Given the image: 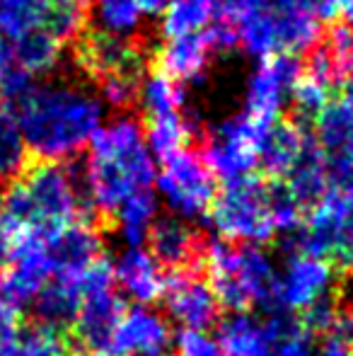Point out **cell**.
I'll return each mask as SVG.
<instances>
[{
    "label": "cell",
    "mask_w": 353,
    "mask_h": 356,
    "mask_svg": "<svg viewBox=\"0 0 353 356\" xmlns=\"http://www.w3.org/2000/svg\"><path fill=\"white\" fill-rule=\"evenodd\" d=\"M10 107L19 124L27 153L34 160L58 163L73 160L87 150L109 112L94 85L71 78L37 80Z\"/></svg>",
    "instance_id": "cell-1"
},
{
    "label": "cell",
    "mask_w": 353,
    "mask_h": 356,
    "mask_svg": "<svg viewBox=\"0 0 353 356\" xmlns=\"http://www.w3.org/2000/svg\"><path fill=\"white\" fill-rule=\"evenodd\" d=\"M80 177L87 209L99 216H112L128 197L155 187V155L133 114L119 112L102 124L87 145Z\"/></svg>",
    "instance_id": "cell-2"
},
{
    "label": "cell",
    "mask_w": 353,
    "mask_h": 356,
    "mask_svg": "<svg viewBox=\"0 0 353 356\" xmlns=\"http://www.w3.org/2000/svg\"><path fill=\"white\" fill-rule=\"evenodd\" d=\"M85 211L83 177L71 160H34L0 192V213L17 228L56 230L85 218Z\"/></svg>",
    "instance_id": "cell-3"
},
{
    "label": "cell",
    "mask_w": 353,
    "mask_h": 356,
    "mask_svg": "<svg viewBox=\"0 0 353 356\" xmlns=\"http://www.w3.org/2000/svg\"><path fill=\"white\" fill-rule=\"evenodd\" d=\"M201 267L216 291L221 308L230 313L261 308L266 315L286 310L278 303V274L259 245H232L206 240Z\"/></svg>",
    "instance_id": "cell-4"
},
{
    "label": "cell",
    "mask_w": 353,
    "mask_h": 356,
    "mask_svg": "<svg viewBox=\"0 0 353 356\" xmlns=\"http://www.w3.org/2000/svg\"><path fill=\"white\" fill-rule=\"evenodd\" d=\"M237 49L252 58L305 56L325 37V22L293 0H240L230 13Z\"/></svg>",
    "instance_id": "cell-5"
},
{
    "label": "cell",
    "mask_w": 353,
    "mask_h": 356,
    "mask_svg": "<svg viewBox=\"0 0 353 356\" xmlns=\"http://www.w3.org/2000/svg\"><path fill=\"white\" fill-rule=\"evenodd\" d=\"M206 218L218 238L232 245L264 248L278 235L266 207V177L255 172L223 182Z\"/></svg>",
    "instance_id": "cell-6"
},
{
    "label": "cell",
    "mask_w": 353,
    "mask_h": 356,
    "mask_svg": "<svg viewBox=\"0 0 353 356\" xmlns=\"http://www.w3.org/2000/svg\"><path fill=\"white\" fill-rule=\"evenodd\" d=\"M157 197L172 216L184 220L206 218L218 197V179L198 150L184 148L160 160L155 177Z\"/></svg>",
    "instance_id": "cell-7"
},
{
    "label": "cell",
    "mask_w": 353,
    "mask_h": 356,
    "mask_svg": "<svg viewBox=\"0 0 353 356\" xmlns=\"http://www.w3.org/2000/svg\"><path fill=\"white\" fill-rule=\"evenodd\" d=\"M271 124L240 109L208 134L201 155L218 182H232L257 172L259 145Z\"/></svg>",
    "instance_id": "cell-8"
},
{
    "label": "cell",
    "mask_w": 353,
    "mask_h": 356,
    "mask_svg": "<svg viewBox=\"0 0 353 356\" xmlns=\"http://www.w3.org/2000/svg\"><path fill=\"white\" fill-rule=\"evenodd\" d=\"M123 296L114 284L112 262L99 257L83 274V305L71 325L76 339L89 354H104L117 323L121 320Z\"/></svg>",
    "instance_id": "cell-9"
},
{
    "label": "cell",
    "mask_w": 353,
    "mask_h": 356,
    "mask_svg": "<svg viewBox=\"0 0 353 356\" xmlns=\"http://www.w3.org/2000/svg\"><path fill=\"white\" fill-rule=\"evenodd\" d=\"M300 56L276 54V56L259 58L245 80L242 109L252 117L264 119V122H276L283 114V109L291 104L293 85L300 78Z\"/></svg>",
    "instance_id": "cell-10"
},
{
    "label": "cell",
    "mask_w": 353,
    "mask_h": 356,
    "mask_svg": "<svg viewBox=\"0 0 353 356\" xmlns=\"http://www.w3.org/2000/svg\"><path fill=\"white\" fill-rule=\"evenodd\" d=\"M175 332L170 320L150 305L123 310L102 356H172Z\"/></svg>",
    "instance_id": "cell-11"
},
{
    "label": "cell",
    "mask_w": 353,
    "mask_h": 356,
    "mask_svg": "<svg viewBox=\"0 0 353 356\" xmlns=\"http://www.w3.org/2000/svg\"><path fill=\"white\" fill-rule=\"evenodd\" d=\"M76 63L89 83L109 75H146V51L138 39H117L99 32H85L78 39Z\"/></svg>",
    "instance_id": "cell-12"
},
{
    "label": "cell",
    "mask_w": 353,
    "mask_h": 356,
    "mask_svg": "<svg viewBox=\"0 0 353 356\" xmlns=\"http://www.w3.org/2000/svg\"><path fill=\"white\" fill-rule=\"evenodd\" d=\"M165 305L170 318L182 330H208L221 320V300L206 277L187 272H170L165 289Z\"/></svg>",
    "instance_id": "cell-13"
},
{
    "label": "cell",
    "mask_w": 353,
    "mask_h": 356,
    "mask_svg": "<svg viewBox=\"0 0 353 356\" xmlns=\"http://www.w3.org/2000/svg\"><path fill=\"white\" fill-rule=\"evenodd\" d=\"M114 284L123 298L136 305H153L165 296L170 272L143 245H126L112 262Z\"/></svg>",
    "instance_id": "cell-14"
},
{
    "label": "cell",
    "mask_w": 353,
    "mask_h": 356,
    "mask_svg": "<svg viewBox=\"0 0 353 356\" xmlns=\"http://www.w3.org/2000/svg\"><path fill=\"white\" fill-rule=\"evenodd\" d=\"M218 51L213 47L208 29L184 37L160 39V47L155 51L157 71L170 75L172 80L187 85H198L208 78L216 61Z\"/></svg>",
    "instance_id": "cell-15"
},
{
    "label": "cell",
    "mask_w": 353,
    "mask_h": 356,
    "mask_svg": "<svg viewBox=\"0 0 353 356\" xmlns=\"http://www.w3.org/2000/svg\"><path fill=\"white\" fill-rule=\"evenodd\" d=\"M148 250L153 257L167 269V272H187L193 264H201L206 240H201L198 230L191 220H184L179 216H162L153 223L148 233Z\"/></svg>",
    "instance_id": "cell-16"
},
{
    "label": "cell",
    "mask_w": 353,
    "mask_h": 356,
    "mask_svg": "<svg viewBox=\"0 0 353 356\" xmlns=\"http://www.w3.org/2000/svg\"><path fill=\"white\" fill-rule=\"evenodd\" d=\"M339 282L334 267L322 257H288L286 272L278 277V303L286 310L307 308L312 300L320 298L325 291Z\"/></svg>",
    "instance_id": "cell-17"
},
{
    "label": "cell",
    "mask_w": 353,
    "mask_h": 356,
    "mask_svg": "<svg viewBox=\"0 0 353 356\" xmlns=\"http://www.w3.org/2000/svg\"><path fill=\"white\" fill-rule=\"evenodd\" d=\"M46 243L53 264V277L80 274L102 257V235L87 218H80L56 230H46Z\"/></svg>",
    "instance_id": "cell-18"
},
{
    "label": "cell",
    "mask_w": 353,
    "mask_h": 356,
    "mask_svg": "<svg viewBox=\"0 0 353 356\" xmlns=\"http://www.w3.org/2000/svg\"><path fill=\"white\" fill-rule=\"evenodd\" d=\"M312 127H305L293 117H278L264 134V141L257 155V170H261V177L283 179L295 165L307 134Z\"/></svg>",
    "instance_id": "cell-19"
},
{
    "label": "cell",
    "mask_w": 353,
    "mask_h": 356,
    "mask_svg": "<svg viewBox=\"0 0 353 356\" xmlns=\"http://www.w3.org/2000/svg\"><path fill=\"white\" fill-rule=\"evenodd\" d=\"M218 344L225 356H273L278 339L268 320H259L247 310L218 320Z\"/></svg>",
    "instance_id": "cell-20"
},
{
    "label": "cell",
    "mask_w": 353,
    "mask_h": 356,
    "mask_svg": "<svg viewBox=\"0 0 353 356\" xmlns=\"http://www.w3.org/2000/svg\"><path fill=\"white\" fill-rule=\"evenodd\" d=\"M327 160H329V155L325 153V148L317 143L315 134L310 131L300 155H298L295 165H293L291 172L283 177L288 187H291V192L295 194L298 204H300L305 213L312 211V209L325 199V194L329 192V170H327Z\"/></svg>",
    "instance_id": "cell-21"
},
{
    "label": "cell",
    "mask_w": 353,
    "mask_h": 356,
    "mask_svg": "<svg viewBox=\"0 0 353 356\" xmlns=\"http://www.w3.org/2000/svg\"><path fill=\"white\" fill-rule=\"evenodd\" d=\"M83 274L85 272L51 277V282L32 300L39 323L58 330H66L76 323L78 310L83 305Z\"/></svg>",
    "instance_id": "cell-22"
},
{
    "label": "cell",
    "mask_w": 353,
    "mask_h": 356,
    "mask_svg": "<svg viewBox=\"0 0 353 356\" xmlns=\"http://www.w3.org/2000/svg\"><path fill=\"white\" fill-rule=\"evenodd\" d=\"M5 51L10 54L15 63L22 71H27L34 80L46 78L58 68L63 61V49L66 44L58 42L49 29H34V32L22 34L15 42H0Z\"/></svg>",
    "instance_id": "cell-23"
},
{
    "label": "cell",
    "mask_w": 353,
    "mask_h": 356,
    "mask_svg": "<svg viewBox=\"0 0 353 356\" xmlns=\"http://www.w3.org/2000/svg\"><path fill=\"white\" fill-rule=\"evenodd\" d=\"M148 15L136 0H89L87 24L94 32L117 39H138L146 27Z\"/></svg>",
    "instance_id": "cell-24"
},
{
    "label": "cell",
    "mask_w": 353,
    "mask_h": 356,
    "mask_svg": "<svg viewBox=\"0 0 353 356\" xmlns=\"http://www.w3.org/2000/svg\"><path fill=\"white\" fill-rule=\"evenodd\" d=\"M146 141L155 160H165L179 150L189 148L191 138L196 136V124L189 109L170 114H157V117H148L146 124Z\"/></svg>",
    "instance_id": "cell-25"
},
{
    "label": "cell",
    "mask_w": 353,
    "mask_h": 356,
    "mask_svg": "<svg viewBox=\"0 0 353 356\" xmlns=\"http://www.w3.org/2000/svg\"><path fill=\"white\" fill-rule=\"evenodd\" d=\"M114 223H117L119 238L123 245H143L148 240L153 223L160 218V202L153 194V189L138 192L128 197L126 202L119 204V209L112 213Z\"/></svg>",
    "instance_id": "cell-26"
},
{
    "label": "cell",
    "mask_w": 353,
    "mask_h": 356,
    "mask_svg": "<svg viewBox=\"0 0 353 356\" xmlns=\"http://www.w3.org/2000/svg\"><path fill=\"white\" fill-rule=\"evenodd\" d=\"M218 8L213 0H170L160 10V39L184 37V34L203 32L216 19Z\"/></svg>",
    "instance_id": "cell-27"
},
{
    "label": "cell",
    "mask_w": 353,
    "mask_h": 356,
    "mask_svg": "<svg viewBox=\"0 0 353 356\" xmlns=\"http://www.w3.org/2000/svg\"><path fill=\"white\" fill-rule=\"evenodd\" d=\"M143 114L148 117H157V114H170L187 109V92L184 85L172 80L170 75L162 71H148L141 80V90H138V102Z\"/></svg>",
    "instance_id": "cell-28"
},
{
    "label": "cell",
    "mask_w": 353,
    "mask_h": 356,
    "mask_svg": "<svg viewBox=\"0 0 353 356\" xmlns=\"http://www.w3.org/2000/svg\"><path fill=\"white\" fill-rule=\"evenodd\" d=\"M312 134L327 155H339L353 138V109L344 99H332L312 122Z\"/></svg>",
    "instance_id": "cell-29"
},
{
    "label": "cell",
    "mask_w": 353,
    "mask_h": 356,
    "mask_svg": "<svg viewBox=\"0 0 353 356\" xmlns=\"http://www.w3.org/2000/svg\"><path fill=\"white\" fill-rule=\"evenodd\" d=\"M3 356H73V354L63 330L37 323L19 330V334L5 349Z\"/></svg>",
    "instance_id": "cell-30"
},
{
    "label": "cell",
    "mask_w": 353,
    "mask_h": 356,
    "mask_svg": "<svg viewBox=\"0 0 353 356\" xmlns=\"http://www.w3.org/2000/svg\"><path fill=\"white\" fill-rule=\"evenodd\" d=\"M334 90L336 88L332 83H327L320 75L302 68L300 78L295 80L293 92H291V104H293V112H295L293 119H298V122L305 124V127H312L317 114L334 99Z\"/></svg>",
    "instance_id": "cell-31"
},
{
    "label": "cell",
    "mask_w": 353,
    "mask_h": 356,
    "mask_svg": "<svg viewBox=\"0 0 353 356\" xmlns=\"http://www.w3.org/2000/svg\"><path fill=\"white\" fill-rule=\"evenodd\" d=\"M89 0H46V29L68 47L85 34Z\"/></svg>",
    "instance_id": "cell-32"
},
{
    "label": "cell",
    "mask_w": 353,
    "mask_h": 356,
    "mask_svg": "<svg viewBox=\"0 0 353 356\" xmlns=\"http://www.w3.org/2000/svg\"><path fill=\"white\" fill-rule=\"evenodd\" d=\"M27 145H24L19 124L10 104L0 102V177L12 179L27 165Z\"/></svg>",
    "instance_id": "cell-33"
},
{
    "label": "cell",
    "mask_w": 353,
    "mask_h": 356,
    "mask_svg": "<svg viewBox=\"0 0 353 356\" xmlns=\"http://www.w3.org/2000/svg\"><path fill=\"white\" fill-rule=\"evenodd\" d=\"M266 207L278 233L295 228L305 218V211L298 204L295 194L291 192L286 179H266Z\"/></svg>",
    "instance_id": "cell-34"
},
{
    "label": "cell",
    "mask_w": 353,
    "mask_h": 356,
    "mask_svg": "<svg viewBox=\"0 0 353 356\" xmlns=\"http://www.w3.org/2000/svg\"><path fill=\"white\" fill-rule=\"evenodd\" d=\"M320 47L325 49L327 56L332 58L341 83H344L346 75L353 71V27L346 22H334L325 32Z\"/></svg>",
    "instance_id": "cell-35"
},
{
    "label": "cell",
    "mask_w": 353,
    "mask_h": 356,
    "mask_svg": "<svg viewBox=\"0 0 353 356\" xmlns=\"http://www.w3.org/2000/svg\"><path fill=\"white\" fill-rule=\"evenodd\" d=\"M172 356H225L216 337L206 330H182L175 337Z\"/></svg>",
    "instance_id": "cell-36"
},
{
    "label": "cell",
    "mask_w": 353,
    "mask_h": 356,
    "mask_svg": "<svg viewBox=\"0 0 353 356\" xmlns=\"http://www.w3.org/2000/svg\"><path fill=\"white\" fill-rule=\"evenodd\" d=\"M19 318H22V308L15 303L8 296L0 279V356L5 354V349L15 342V337L19 334Z\"/></svg>",
    "instance_id": "cell-37"
},
{
    "label": "cell",
    "mask_w": 353,
    "mask_h": 356,
    "mask_svg": "<svg viewBox=\"0 0 353 356\" xmlns=\"http://www.w3.org/2000/svg\"><path fill=\"white\" fill-rule=\"evenodd\" d=\"M19 228L8 218L5 213H0V272L10 267L15 254V245H17Z\"/></svg>",
    "instance_id": "cell-38"
},
{
    "label": "cell",
    "mask_w": 353,
    "mask_h": 356,
    "mask_svg": "<svg viewBox=\"0 0 353 356\" xmlns=\"http://www.w3.org/2000/svg\"><path fill=\"white\" fill-rule=\"evenodd\" d=\"M273 356H320V342L298 334V337H288L276 344Z\"/></svg>",
    "instance_id": "cell-39"
},
{
    "label": "cell",
    "mask_w": 353,
    "mask_h": 356,
    "mask_svg": "<svg viewBox=\"0 0 353 356\" xmlns=\"http://www.w3.org/2000/svg\"><path fill=\"white\" fill-rule=\"evenodd\" d=\"M167 3H170V0H136V5L148 15V17H155V15H160V10L165 8Z\"/></svg>",
    "instance_id": "cell-40"
},
{
    "label": "cell",
    "mask_w": 353,
    "mask_h": 356,
    "mask_svg": "<svg viewBox=\"0 0 353 356\" xmlns=\"http://www.w3.org/2000/svg\"><path fill=\"white\" fill-rule=\"evenodd\" d=\"M336 19L353 27V0H336Z\"/></svg>",
    "instance_id": "cell-41"
},
{
    "label": "cell",
    "mask_w": 353,
    "mask_h": 356,
    "mask_svg": "<svg viewBox=\"0 0 353 356\" xmlns=\"http://www.w3.org/2000/svg\"><path fill=\"white\" fill-rule=\"evenodd\" d=\"M341 99L353 109V71L346 75V80L341 83Z\"/></svg>",
    "instance_id": "cell-42"
},
{
    "label": "cell",
    "mask_w": 353,
    "mask_h": 356,
    "mask_svg": "<svg viewBox=\"0 0 353 356\" xmlns=\"http://www.w3.org/2000/svg\"><path fill=\"white\" fill-rule=\"evenodd\" d=\"M80 356H102V354H89V352H83Z\"/></svg>",
    "instance_id": "cell-43"
},
{
    "label": "cell",
    "mask_w": 353,
    "mask_h": 356,
    "mask_svg": "<svg viewBox=\"0 0 353 356\" xmlns=\"http://www.w3.org/2000/svg\"><path fill=\"white\" fill-rule=\"evenodd\" d=\"M351 356H353V352H351Z\"/></svg>",
    "instance_id": "cell-44"
}]
</instances>
